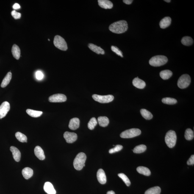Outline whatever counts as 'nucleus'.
<instances>
[{
  "label": "nucleus",
  "instance_id": "nucleus-10",
  "mask_svg": "<svg viewBox=\"0 0 194 194\" xmlns=\"http://www.w3.org/2000/svg\"><path fill=\"white\" fill-rule=\"evenodd\" d=\"M10 105L9 103L5 101L2 103L0 106V119L4 118L10 110Z\"/></svg>",
  "mask_w": 194,
  "mask_h": 194
},
{
  "label": "nucleus",
  "instance_id": "nucleus-32",
  "mask_svg": "<svg viewBox=\"0 0 194 194\" xmlns=\"http://www.w3.org/2000/svg\"><path fill=\"white\" fill-rule=\"evenodd\" d=\"M15 136L19 141L21 142H27V137L25 134L20 132H17L15 134Z\"/></svg>",
  "mask_w": 194,
  "mask_h": 194
},
{
  "label": "nucleus",
  "instance_id": "nucleus-1",
  "mask_svg": "<svg viewBox=\"0 0 194 194\" xmlns=\"http://www.w3.org/2000/svg\"><path fill=\"white\" fill-rule=\"evenodd\" d=\"M128 29V23L124 20L115 22L109 27V30L111 32L117 34L123 33L127 31Z\"/></svg>",
  "mask_w": 194,
  "mask_h": 194
},
{
  "label": "nucleus",
  "instance_id": "nucleus-27",
  "mask_svg": "<svg viewBox=\"0 0 194 194\" xmlns=\"http://www.w3.org/2000/svg\"><path fill=\"white\" fill-rule=\"evenodd\" d=\"M138 173L146 176H150L151 175V172L149 169L144 167H139L137 169Z\"/></svg>",
  "mask_w": 194,
  "mask_h": 194
},
{
  "label": "nucleus",
  "instance_id": "nucleus-3",
  "mask_svg": "<svg viewBox=\"0 0 194 194\" xmlns=\"http://www.w3.org/2000/svg\"><path fill=\"white\" fill-rule=\"evenodd\" d=\"M168 59L165 56H156L151 58L149 60L150 65L153 67L162 66L168 62Z\"/></svg>",
  "mask_w": 194,
  "mask_h": 194
},
{
  "label": "nucleus",
  "instance_id": "nucleus-18",
  "mask_svg": "<svg viewBox=\"0 0 194 194\" xmlns=\"http://www.w3.org/2000/svg\"><path fill=\"white\" fill-rule=\"evenodd\" d=\"M34 153L35 156L40 160H43L45 159L44 152L40 146H37L35 147L34 149Z\"/></svg>",
  "mask_w": 194,
  "mask_h": 194
},
{
  "label": "nucleus",
  "instance_id": "nucleus-35",
  "mask_svg": "<svg viewBox=\"0 0 194 194\" xmlns=\"http://www.w3.org/2000/svg\"><path fill=\"white\" fill-rule=\"evenodd\" d=\"M98 124L96 119L93 117L91 119L90 121L88 123V127L90 130H93L94 129L95 126H96Z\"/></svg>",
  "mask_w": 194,
  "mask_h": 194
},
{
  "label": "nucleus",
  "instance_id": "nucleus-46",
  "mask_svg": "<svg viewBox=\"0 0 194 194\" xmlns=\"http://www.w3.org/2000/svg\"><path fill=\"white\" fill-rule=\"evenodd\" d=\"M48 40L49 41H50V40L49 39H48Z\"/></svg>",
  "mask_w": 194,
  "mask_h": 194
},
{
  "label": "nucleus",
  "instance_id": "nucleus-34",
  "mask_svg": "<svg viewBox=\"0 0 194 194\" xmlns=\"http://www.w3.org/2000/svg\"><path fill=\"white\" fill-rule=\"evenodd\" d=\"M162 102L164 104L169 105H174L176 104L177 101L175 98H162Z\"/></svg>",
  "mask_w": 194,
  "mask_h": 194
},
{
  "label": "nucleus",
  "instance_id": "nucleus-6",
  "mask_svg": "<svg viewBox=\"0 0 194 194\" xmlns=\"http://www.w3.org/2000/svg\"><path fill=\"white\" fill-rule=\"evenodd\" d=\"M54 44L56 48L63 51H66L68 46L66 41L60 36L56 35L54 40Z\"/></svg>",
  "mask_w": 194,
  "mask_h": 194
},
{
  "label": "nucleus",
  "instance_id": "nucleus-45",
  "mask_svg": "<svg viewBox=\"0 0 194 194\" xmlns=\"http://www.w3.org/2000/svg\"><path fill=\"white\" fill-rule=\"evenodd\" d=\"M164 1H165L167 3H169L171 1H170V0H165Z\"/></svg>",
  "mask_w": 194,
  "mask_h": 194
},
{
  "label": "nucleus",
  "instance_id": "nucleus-29",
  "mask_svg": "<svg viewBox=\"0 0 194 194\" xmlns=\"http://www.w3.org/2000/svg\"><path fill=\"white\" fill-rule=\"evenodd\" d=\"M161 192L160 188L156 186L148 189L145 192V194H160Z\"/></svg>",
  "mask_w": 194,
  "mask_h": 194
},
{
  "label": "nucleus",
  "instance_id": "nucleus-30",
  "mask_svg": "<svg viewBox=\"0 0 194 194\" xmlns=\"http://www.w3.org/2000/svg\"><path fill=\"white\" fill-rule=\"evenodd\" d=\"M181 43L185 46H189L193 43V40L192 37H183L181 40Z\"/></svg>",
  "mask_w": 194,
  "mask_h": 194
},
{
  "label": "nucleus",
  "instance_id": "nucleus-15",
  "mask_svg": "<svg viewBox=\"0 0 194 194\" xmlns=\"http://www.w3.org/2000/svg\"><path fill=\"white\" fill-rule=\"evenodd\" d=\"M80 120L79 118H74L70 120L69 127L72 130H75L79 127Z\"/></svg>",
  "mask_w": 194,
  "mask_h": 194
},
{
  "label": "nucleus",
  "instance_id": "nucleus-44",
  "mask_svg": "<svg viewBox=\"0 0 194 194\" xmlns=\"http://www.w3.org/2000/svg\"><path fill=\"white\" fill-rule=\"evenodd\" d=\"M107 194H115V192H114L113 191L111 190L108 192Z\"/></svg>",
  "mask_w": 194,
  "mask_h": 194
},
{
  "label": "nucleus",
  "instance_id": "nucleus-4",
  "mask_svg": "<svg viewBox=\"0 0 194 194\" xmlns=\"http://www.w3.org/2000/svg\"><path fill=\"white\" fill-rule=\"evenodd\" d=\"M176 133L174 131L170 130L167 133L165 141L169 148H172L174 147L176 144Z\"/></svg>",
  "mask_w": 194,
  "mask_h": 194
},
{
  "label": "nucleus",
  "instance_id": "nucleus-33",
  "mask_svg": "<svg viewBox=\"0 0 194 194\" xmlns=\"http://www.w3.org/2000/svg\"><path fill=\"white\" fill-rule=\"evenodd\" d=\"M193 131L190 128H188L186 130L185 133V137L186 140L188 141L191 140L194 138Z\"/></svg>",
  "mask_w": 194,
  "mask_h": 194
},
{
  "label": "nucleus",
  "instance_id": "nucleus-31",
  "mask_svg": "<svg viewBox=\"0 0 194 194\" xmlns=\"http://www.w3.org/2000/svg\"><path fill=\"white\" fill-rule=\"evenodd\" d=\"M147 149L146 146L144 145H141L137 146L133 150V152L136 154H140L144 152Z\"/></svg>",
  "mask_w": 194,
  "mask_h": 194
},
{
  "label": "nucleus",
  "instance_id": "nucleus-22",
  "mask_svg": "<svg viewBox=\"0 0 194 194\" xmlns=\"http://www.w3.org/2000/svg\"><path fill=\"white\" fill-rule=\"evenodd\" d=\"M12 54L13 57L17 60L19 59L21 54V51L18 46L16 44H14L12 49Z\"/></svg>",
  "mask_w": 194,
  "mask_h": 194
},
{
  "label": "nucleus",
  "instance_id": "nucleus-19",
  "mask_svg": "<svg viewBox=\"0 0 194 194\" xmlns=\"http://www.w3.org/2000/svg\"><path fill=\"white\" fill-rule=\"evenodd\" d=\"M171 21V18L170 17H165L162 19L160 22V26L162 29H165L170 25Z\"/></svg>",
  "mask_w": 194,
  "mask_h": 194
},
{
  "label": "nucleus",
  "instance_id": "nucleus-20",
  "mask_svg": "<svg viewBox=\"0 0 194 194\" xmlns=\"http://www.w3.org/2000/svg\"><path fill=\"white\" fill-rule=\"evenodd\" d=\"M88 47L90 50L98 54H104L105 51L104 50L102 49L99 46L93 44H89Z\"/></svg>",
  "mask_w": 194,
  "mask_h": 194
},
{
  "label": "nucleus",
  "instance_id": "nucleus-8",
  "mask_svg": "<svg viewBox=\"0 0 194 194\" xmlns=\"http://www.w3.org/2000/svg\"><path fill=\"white\" fill-rule=\"evenodd\" d=\"M92 97L95 101L101 103H107L113 101L114 97L112 95H98L94 94Z\"/></svg>",
  "mask_w": 194,
  "mask_h": 194
},
{
  "label": "nucleus",
  "instance_id": "nucleus-28",
  "mask_svg": "<svg viewBox=\"0 0 194 194\" xmlns=\"http://www.w3.org/2000/svg\"><path fill=\"white\" fill-rule=\"evenodd\" d=\"M140 112L142 116L146 119L150 120L153 118L152 114L146 109H141Z\"/></svg>",
  "mask_w": 194,
  "mask_h": 194
},
{
  "label": "nucleus",
  "instance_id": "nucleus-40",
  "mask_svg": "<svg viewBox=\"0 0 194 194\" xmlns=\"http://www.w3.org/2000/svg\"><path fill=\"white\" fill-rule=\"evenodd\" d=\"M36 77L38 80H41L43 79L44 75L41 72L37 71L36 73Z\"/></svg>",
  "mask_w": 194,
  "mask_h": 194
},
{
  "label": "nucleus",
  "instance_id": "nucleus-21",
  "mask_svg": "<svg viewBox=\"0 0 194 194\" xmlns=\"http://www.w3.org/2000/svg\"><path fill=\"white\" fill-rule=\"evenodd\" d=\"M22 174L23 177L26 179H29L31 177L33 174V170L32 169L26 167L23 169L22 171Z\"/></svg>",
  "mask_w": 194,
  "mask_h": 194
},
{
  "label": "nucleus",
  "instance_id": "nucleus-23",
  "mask_svg": "<svg viewBox=\"0 0 194 194\" xmlns=\"http://www.w3.org/2000/svg\"><path fill=\"white\" fill-rule=\"evenodd\" d=\"M12 74L11 72L7 73L4 79L3 80L1 84V87L2 88H4L8 85L12 79Z\"/></svg>",
  "mask_w": 194,
  "mask_h": 194
},
{
  "label": "nucleus",
  "instance_id": "nucleus-26",
  "mask_svg": "<svg viewBox=\"0 0 194 194\" xmlns=\"http://www.w3.org/2000/svg\"><path fill=\"white\" fill-rule=\"evenodd\" d=\"M26 112L28 115L34 118L40 117L43 114V112L41 111H36L30 109H27Z\"/></svg>",
  "mask_w": 194,
  "mask_h": 194
},
{
  "label": "nucleus",
  "instance_id": "nucleus-41",
  "mask_svg": "<svg viewBox=\"0 0 194 194\" xmlns=\"http://www.w3.org/2000/svg\"><path fill=\"white\" fill-rule=\"evenodd\" d=\"M187 164L188 165H193L194 164V155H192L188 161H187Z\"/></svg>",
  "mask_w": 194,
  "mask_h": 194
},
{
  "label": "nucleus",
  "instance_id": "nucleus-13",
  "mask_svg": "<svg viewBox=\"0 0 194 194\" xmlns=\"http://www.w3.org/2000/svg\"><path fill=\"white\" fill-rule=\"evenodd\" d=\"M98 5L103 8L110 9L113 7V4L108 0H98Z\"/></svg>",
  "mask_w": 194,
  "mask_h": 194
},
{
  "label": "nucleus",
  "instance_id": "nucleus-24",
  "mask_svg": "<svg viewBox=\"0 0 194 194\" xmlns=\"http://www.w3.org/2000/svg\"><path fill=\"white\" fill-rule=\"evenodd\" d=\"M98 121L100 126L102 127H106L109 124V119L106 117H99L98 119Z\"/></svg>",
  "mask_w": 194,
  "mask_h": 194
},
{
  "label": "nucleus",
  "instance_id": "nucleus-38",
  "mask_svg": "<svg viewBox=\"0 0 194 194\" xmlns=\"http://www.w3.org/2000/svg\"><path fill=\"white\" fill-rule=\"evenodd\" d=\"M111 49L118 56H120L121 57H123V53L122 51L119 49L117 47L115 46H111Z\"/></svg>",
  "mask_w": 194,
  "mask_h": 194
},
{
  "label": "nucleus",
  "instance_id": "nucleus-11",
  "mask_svg": "<svg viewBox=\"0 0 194 194\" xmlns=\"http://www.w3.org/2000/svg\"><path fill=\"white\" fill-rule=\"evenodd\" d=\"M64 137L68 143H73L77 139V135L73 132H65L64 134Z\"/></svg>",
  "mask_w": 194,
  "mask_h": 194
},
{
  "label": "nucleus",
  "instance_id": "nucleus-7",
  "mask_svg": "<svg viewBox=\"0 0 194 194\" xmlns=\"http://www.w3.org/2000/svg\"><path fill=\"white\" fill-rule=\"evenodd\" d=\"M190 77L188 75H183L178 80L177 83L178 87L181 89H185L190 85Z\"/></svg>",
  "mask_w": 194,
  "mask_h": 194
},
{
  "label": "nucleus",
  "instance_id": "nucleus-42",
  "mask_svg": "<svg viewBox=\"0 0 194 194\" xmlns=\"http://www.w3.org/2000/svg\"><path fill=\"white\" fill-rule=\"evenodd\" d=\"M13 8L15 10V9H18L20 8V6L18 4H15L13 6Z\"/></svg>",
  "mask_w": 194,
  "mask_h": 194
},
{
  "label": "nucleus",
  "instance_id": "nucleus-14",
  "mask_svg": "<svg viewBox=\"0 0 194 194\" xmlns=\"http://www.w3.org/2000/svg\"><path fill=\"white\" fill-rule=\"evenodd\" d=\"M132 84L134 87L139 89L144 88L146 85L145 81L139 79L138 77L134 78L132 81Z\"/></svg>",
  "mask_w": 194,
  "mask_h": 194
},
{
  "label": "nucleus",
  "instance_id": "nucleus-2",
  "mask_svg": "<svg viewBox=\"0 0 194 194\" xmlns=\"http://www.w3.org/2000/svg\"><path fill=\"white\" fill-rule=\"evenodd\" d=\"M86 156L84 153H79L74 159L73 162V166L76 170H80L85 166V162L86 160Z\"/></svg>",
  "mask_w": 194,
  "mask_h": 194
},
{
  "label": "nucleus",
  "instance_id": "nucleus-43",
  "mask_svg": "<svg viewBox=\"0 0 194 194\" xmlns=\"http://www.w3.org/2000/svg\"><path fill=\"white\" fill-rule=\"evenodd\" d=\"M133 1L132 0H124L123 2L127 4H132Z\"/></svg>",
  "mask_w": 194,
  "mask_h": 194
},
{
  "label": "nucleus",
  "instance_id": "nucleus-39",
  "mask_svg": "<svg viewBox=\"0 0 194 194\" xmlns=\"http://www.w3.org/2000/svg\"><path fill=\"white\" fill-rule=\"evenodd\" d=\"M11 14L12 17L15 20L21 18V14L16 12L15 10L12 11Z\"/></svg>",
  "mask_w": 194,
  "mask_h": 194
},
{
  "label": "nucleus",
  "instance_id": "nucleus-36",
  "mask_svg": "<svg viewBox=\"0 0 194 194\" xmlns=\"http://www.w3.org/2000/svg\"><path fill=\"white\" fill-rule=\"evenodd\" d=\"M118 176L121 178L122 180L127 186H129L131 185V181H130L129 178L126 176V175L123 173H120L118 174Z\"/></svg>",
  "mask_w": 194,
  "mask_h": 194
},
{
  "label": "nucleus",
  "instance_id": "nucleus-5",
  "mask_svg": "<svg viewBox=\"0 0 194 194\" xmlns=\"http://www.w3.org/2000/svg\"><path fill=\"white\" fill-rule=\"evenodd\" d=\"M141 131L138 128H132L123 131L120 134L122 138H129L137 136L141 134Z\"/></svg>",
  "mask_w": 194,
  "mask_h": 194
},
{
  "label": "nucleus",
  "instance_id": "nucleus-17",
  "mask_svg": "<svg viewBox=\"0 0 194 194\" xmlns=\"http://www.w3.org/2000/svg\"><path fill=\"white\" fill-rule=\"evenodd\" d=\"M44 189L45 192L48 194H56V192L52 184L49 182L45 183Z\"/></svg>",
  "mask_w": 194,
  "mask_h": 194
},
{
  "label": "nucleus",
  "instance_id": "nucleus-37",
  "mask_svg": "<svg viewBox=\"0 0 194 194\" xmlns=\"http://www.w3.org/2000/svg\"><path fill=\"white\" fill-rule=\"evenodd\" d=\"M123 147L121 145H117L115 146V148H112L109 150V153L110 154H113V153L119 151L122 149Z\"/></svg>",
  "mask_w": 194,
  "mask_h": 194
},
{
  "label": "nucleus",
  "instance_id": "nucleus-9",
  "mask_svg": "<svg viewBox=\"0 0 194 194\" xmlns=\"http://www.w3.org/2000/svg\"><path fill=\"white\" fill-rule=\"evenodd\" d=\"M67 97L63 94L58 93L51 95L49 98V101L51 103H62L67 101Z\"/></svg>",
  "mask_w": 194,
  "mask_h": 194
},
{
  "label": "nucleus",
  "instance_id": "nucleus-25",
  "mask_svg": "<svg viewBox=\"0 0 194 194\" xmlns=\"http://www.w3.org/2000/svg\"><path fill=\"white\" fill-rule=\"evenodd\" d=\"M173 75L172 72L169 70H163L160 73V77L164 80L168 79L171 77Z\"/></svg>",
  "mask_w": 194,
  "mask_h": 194
},
{
  "label": "nucleus",
  "instance_id": "nucleus-12",
  "mask_svg": "<svg viewBox=\"0 0 194 194\" xmlns=\"http://www.w3.org/2000/svg\"><path fill=\"white\" fill-rule=\"evenodd\" d=\"M97 177L98 182L101 184H105L106 182V177L104 170L99 169L97 173Z\"/></svg>",
  "mask_w": 194,
  "mask_h": 194
},
{
  "label": "nucleus",
  "instance_id": "nucleus-16",
  "mask_svg": "<svg viewBox=\"0 0 194 194\" xmlns=\"http://www.w3.org/2000/svg\"><path fill=\"white\" fill-rule=\"evenodd\" d=\"M10 150L13 155V158L17 162H19L21 159V154L18 148L12 146L10 148Z\"/></svg>",
  "mask_w": 194,
  "mask_h": 194
}]
</instances>
